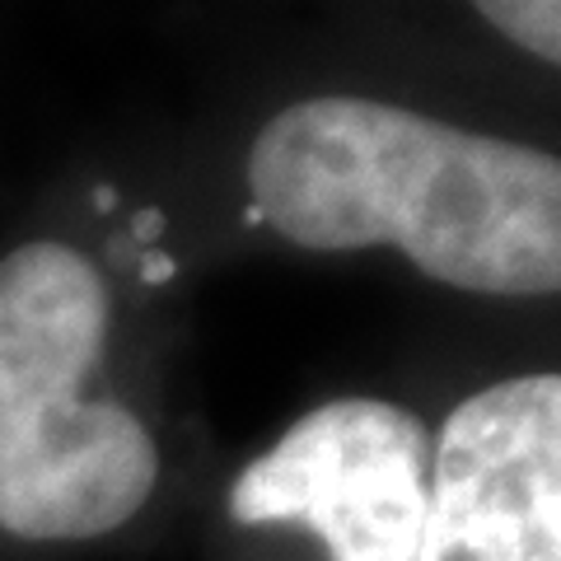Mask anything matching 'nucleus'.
Wrapping results in <instances>:
<instances>
[{"mask_svg":"<svg viewBox=\"0 0 561 561\" xmlns=\"http://www.w3.org/2000/svg\"><path fill=\"white\" fill-rule=\"evenodd\" d=\"M249 192L262 225L313 253L398 249L472 295L561 286L557 154L398 103L319 94L280 108L249 150Z\"/></svg>","mask_w":561,"mask_h":561,"instance_id":"1","label":"nucleus"},{"mask_svg":"<svg viewBox=\"0 0 561 561\" xmlns=\"http://www.w3.org/2000/svg\"><path fill=\"white\" fill-rule=\"evenodd\" d=\"M160 230H164V216H160V210H140L131 243H154V239H160Z\"/></svg>","mask_w":561,"mask_h":561,"instance_id":"7","label":"nucleus"},{"mask_svg":"<svg viewBox=\"0 0 561 561\" xmlns=\"http://www.w3.org/2000/svg\"><path fill=\"white\" fill-rule=\"evenodd\" d=\"M140 276H146L150 286H164V280L173 276V257H164V253H146V257H140Z\"/></svg>","mask_w":561,"mask_h":561,"instance_id":"6","label":"nucleus"},{"mask_svg":"<svg viewBox=\"0 0 561 561\" xmlns=\"http://www.w3.org/2000/svg\"><path fill=\"white\" fill-rule=\"evenodd\" d=\"M108 337L90 257L33 239L0 257V529L76 542L122 529L160 482V445L131 408L80 398Z\"/></svg>","mask_w":561,"mask_h":561,"instance_id":"2","label":"nucleus"},{"mask_svg":"<svg viewBox=\"0 0 561 561\" xmlns=\"http://www.w3.org/2000/svg\"><path fill=\"white\" fill-rule=\"evenodd\" d=\"M94 202H99V210H113V202H117V192H113V187H99V197H94Z\"/></svg>","mask_w":561,"mask_h":561,"instance_id":"8","label":"nucleus"},{"mask_svg":"<svg viewBox=\"0 0 561 561\" xmlns=\"http://www.w3.org/2000/svg\"><path fill=\"white\" fill-rule=\"evenodd\" d=\"M478 14L548 66L561 61V10L552 0H482Z\"/></svg>","mask_w":561,"mask_h":561,"instance_id":"5","label":"nucleus"},{"mask_svg":"<svg viewBox=\"0 0 561 561\" xmlns=\"http://www.w3.org/2000/svg\"><path fill=\"white\" fill-rule=\"evenodd\" d=\"M431 435L398 402L332 398L234 478L239 524H305L332 561H412L426 524Z\"/></svg>","mask_w":561,"mask_h":561,"instance_id":"3","label":"nucleus"},{"mask_svg":"<svg viewBox=\"0 0 561 561\" xmlns=\"http://www.w3.org/2000/svg\"><path fill=\"white\" fill-rule=\"evenodd\" d=\"M412 561H561V379L463 398L431 459Z\"/></svg>","mask_w":561,"mask_h":561,"instance_id":"4","label":"nucleus"}]
</instances>
